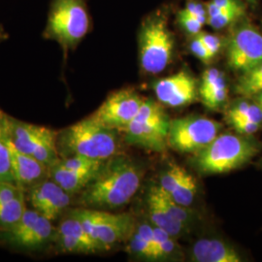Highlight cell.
I'll list each match as a JSON object with an SVG mask.
<instances>
[{
    "instance_id": "1",
    "label": "cell",
    "mask_w": 262,
    "mask_h": 262,
    "mask_svg": "<svg viewBox=\"0 0 262 262\" xmlns=\"http://www.w3.org/2000/svg\"><path fill=\"white\" fill-rule=\"evenodd\" d=\"M142 171L129 157L118 154L105 160L93 181L74 196L73 205L114 210L126 205L137 193Z\"/></svg>"
},
{
    "instance_id": "2",
    "label": "cell",
    "mask_w": 262,
    "mask_h": 262,
    "mask_svg": "<svg viewBox=\"0 0 262 262\" xmlns=\"http://www.w3.org/2000/svg\"><path fill=\"white\" fill-rule=\"evenodd\" d=\"M120 131L96 122L91 116L57 130L56 148L59 158L80 156L107 160L120 152Z\"/></svg>"
},
{
    "instance_id": "3",
    "label": "cell",
    "mask_w": 262,
    "mask_h": 262,
    "mask_svg": "<svg viewBox=\"0 0 262 262\" xmlns=\"http://www.w3.org/2000/svg\"><path fill=\"white\" fill-rule=\"evenodd\" d=\"M92 29L86 0H52L43 38L56 42L67 56Z\"/></svg>"
},
{
    "instance_id": "4",
    "label": "cell",
    "mask_w": 262,
    "mask_h": 262,
    "mask_svg": "<svg viewBox=\"0 0 262 262\" xmlns=\"http://www.w3.org/2000/svg\"><path fill=\"white\" fill-rule=\"evenodd\" d=\"M258 150L257 145L242 134H219L206 148L197 152L194 165L204 174L228 173L242 167Z\"/></svg>"
},
{
    "instance_id": "5",
    "label": "cell",
    "mask_w": 262,
    "mask_h": 262,
    "mask_svg": "<svg viewBox=\"0 0 262 262\" xmlns=\"http://www.w3.org/2000/svg\"><path fill=\"white\" fill-rule=\"evenodd\" d=\"M57 130L44 125L19 121L6 115L0 138L10 142L16 149L27 154L50 168L59 160L56 148Z\"/></svg>"
},
{
    "instance_id": "6",
    "label": "cell",
    "mask_w": 262,
    "mask_h": 262,
    "mask_svg": "<svg viewBox=\"0 0 262 262\" xmlns=\"http://www.w3.org/2000/svg\"><path fill=\"white\" fill-rule=\"evenodd\" d=\"M175 41L168 28L167 16L156 13L146 19L139 34L141 68L148 74H159L170 64Z\"/></svg>"
},
{
    "instance_id": "7",
    "label": "cell",
    "mask_w": 262,
    "mask_h": 262,
    "mask_svg": "<svg viewBox=\"0 0 262 262\" xmlns=\"http://www.w3.org/2000/svg\"><path fill=\"white\" fill-rule=\"evenodd\" d=\"M67 212L77 217L86 232L105 252L117 244L127 242L133 233L136 223L134 216L127 213H111L84 207L69 208Z\"/></svg>"
},
{
    "instance_id": "8",
    "label": "cell",
    "mask_w": 262,
    "mask_h": 262,
    "mask_svg": "<svg viewBox=\"0 0 262 262\" xmlns=\"http://www.w3.org/2000/svg\"><path fill=\"white\" fill-rule=\"evenodd\" d=\"M169 123L162 106L152 99H145L137 116L120 133L129 145L163 152L168 148Z\"/></svg>"
},
{
    "instance_id": "9",
    "label": "cell",
    "mask_w": 262,
    "mask_h": 262,
    "mask_svg": "<svg viewBox=\"0 0 262 262\" xmlns=\"http://www.w3.org/2000/svg\"><path fill=\"white\" fill-rule=\"evenodd\" d=\"M55 234L52 221L28 208L15 225L0 230V244L20 252L38 253L53 249Z\"/></svg>"
},
{
    "instance_id": "10",
    "label": "cell",
    "mask_w": 262,
    "mask_h": 262,
    "mask_svg": "<svg viewBox=\"0 0 262 262\" xmlns=\"http://www.w3.org/2000/svg\"><path fill=\"white\" fill-rule=\"evenodd\" d=\"M222 124L205 117L187 116L170 120L169 148L183 154H197L219 135Z\"/></svg>"
},
{
    "instance_id": "11",
    "label": "cell",
    "mask_w": 262,
    "mask_h": 262,
    "mask_svg": "<svg viewBox=\"0 0 262 262\" xmlns=\"http://www.w3.org/2000/svg\"><path fill=\"white\" fill-rule=\"evenodd\" d=\"M228 66L247 73L262 63L261 32L249 23L238 25L230 33L226 45Z\"/></svg>"
},
{
    "instance_id": "12",
    "label": "cell",
    "mask_w": 262,
    "mask_h": 262,
    "mask_svg": "<svg viewBox=\"0 0 262 262\" xmlns=\"http://www.w3.org/2000/svg\"><path fill=\"white\" fill-rule=\"evenodd\" d=\"M144 100L133 89H122L109 94L91 117L107 127L121 131L137 116Z\"/></svg>"
},
{
    "instance_id": "13",
    "label": "cell",
    "mask_w": 262,
    "mask_h": 262,
    "mask_svg": "<svg viewBox=\"0 0 262 262\" xmlns=\"http://www.w3.org/2000/svg\"><path fill=\"white\" fill-rule=\"evenodd\" d=\"M27 203L53 223L58 221L73 205L74 196L53 179H45L26 191Z\"/></svg>"
},
{
    "instance_id": "14",
    "label": "cell",
    "mask_w": 262,
    "mask_h": 262,
    "mask_svg": "<svg viewBox=\"0 0 262 262\" xmlns=\"http://www.w3.org/2000/svg\"><path fill=\"white\" fill-rule=\"evenodd\" d=\"M154 90L159 102L169 107H182L192 103L197 95L195 79L187 71L160 79Z\"/></svg>"
},
{
    "instance_id": "15",
    "label": "cell",
    "mask_w": 262,
    "mask_h": 262,
    "mask_svg": "<svg viewBox=\"0 0 262 262\" xmlns=\"http://www.w3.org/2000/svg\"><path fill=\"white\" fill-rule=\"evenodd\" d=\"M159 186L182 206H190L196 197V180L186 169L175 163L170 164L161 173Z\"/></svg>"
},
{
    "instance_id": "16",
    "label": "cell",
    "mask_w": 262,
    "mask_h": 262,
    "mask_svg": "<svg viewBox=\"0 0 262 262\" xmlns=\"http://www.w3.org/2000/svg\"><path fill=\"white\" fill-rule=\"evenodd\" d=\"M10 151L11 165L16 184L25 192L38 184L49 178V167L38 159L30 157L16 149L10 142L3 138Z\"/></svg>"
},
{
    "instance_id": "17",
    "label": "cell",
    "mask_w": 262,
    "mask_h": 262,
    "mask_svg": "<svg viewBox=\"0 0 262 262\" xmlns=\"http://www.w3.org/2000/svg\"><path fill=\"white\" fill-rule=\"evenodd\" d=\"M26 192L9 182H0V230L15 225L27 211Z\"/></svg>"
},
{
    "instance_id": "18",
    "label": "cell",
    "mask_w": 262,
    "mask_h": 262,
    "mask_svg": "<svg viewBox=\"0 0 262 262\" xmlns=\"http://www.w3.org/2000/svg\"><path fill=\"white\" fill-rule=\"evenodd\" d=\"M99 170L100 168H74L66 165L59 159L49 168V177L64 188L68 193L75 196L93 181Z\"/></svg>"
},
{
    "instance_id": "19",
    "label": "cell",
    "mask_w": 262,
    "mask_h": 262,
    "mask_svg": "<svg viewBox=\"0 0 262 262\" xmlns=\"http://www.w3.org/2000/svg\"><path fill=\"white\" fill-rule=\"evenodd\" d=\"M191 260L195 262H241L242 257L232 246L221 239L203 238L191 249Z\"/></svg>"
},
{
    "instance_id": "20",
    "label": "cell",
    "mask_w": 262,
    "mask_h": 262,
    "mask_svg": "<svg viewBox=\"0 0 262 262\" xmlns=\"http://www.w3.org/2000/svg\"><path fill=\"white\" fill-rule=\"evenodd\" d=\"M146 204L151 225L162 228L176 239L187 231V225L177 221L162 203L157 186L150 187L147 194Z\"/></svg>"
},
{
    "instance_id": "21",
    "label": "cell",
    "mask_w": 262,
    "mask_h": 262,
    "mask_svg": "<svg viewBox=\"0 0 262 262\" xmlns=\"http://www.w3.org/2000/svg\"><path fill=\"white\" fill-rule=\"evenodd\" d=\"M199 95L203 103L210 109H219L225 104L228 97V86L225 74L212 77L199 86Z\"/></svg>"
},
{
    "instance_id": "22",
    "label": "cell",
    "mask_w": 262,
    "mask_h": 262,
    "mask_svg": "<svg viewBox=\"0 0 262 262\" xmlns=\"http://www.w3.org/2000/svg\"><path fill=\"white\" fill-rule=\"evenodd\" d=\"M154 233H155L156 251H157L159 260L171 258L178 253L176 238H174L173 236L169 234L167 231L163 230L162 228L156 225H154Z\"/></svg>"
},
{
    "instance_id": "23",
    "label": "cell",
    "mask_w": 262,
    "mask_h": 262,
    "mask_svg": "<svg viewBox=\"0 0 262 262\" xmlns=\"http://www.w3.org/2000/svg\"><path fill=\"white\" fill-rule=\"evenodd\" d=\"M229 119H243L261 124L262 109L257 103L240 100L229 109L227 120Z\"/></svg>"
},
{
    "instance_id": "24",
    "label": "cell",
    "mask_w": 262,
    "mask_h": 262,
    "mask_svg": "<svg viewBox=\"0 0 262 262\" xmlns=\"http://www.w3.org/2000/svg\"><path fill=\"white\" fill-rule=\"evenodd\" d=\"M127 252L136 257L155 261L158 260L154 246L144 239L135 229L127 240Z\"/></svg>"
},
{
    "instance_id": "25",
    "label": "cell",
    "mask_w": 262,
    "mask_h": 262,
    "mask_svg": "<svg viewBox=\"0 0 262 262\" xmlns=\"http://www.w3.org/2000/svg\"><path fill=\"white\" fill-rule=\"evenodd\" d=\"M157 187H158L159 197H160L162 203L164 204V206L166 207V209L168 210L169 213L173 215L180 223L187 225L188 227V225H190V223L192 221V215H191V213L188 211V207L180 205L177 202H175L171 197L169 196L167 193H165L160 188L159 185Z\"/></svg>"
},
{
    "instance_id": "26",
    "label": "cell",
    "mask_w": 262,
    "mask_h": 262,
    "mask_svg": "<svg viewBox=\"0 0 262 262\" xmlns=\"http://www.w3.org/2000/svg\"><path fill=\"white\" fill-rule=\"evenodd\" d=\"M245 15L244 6L226 10L214 16L207 17V24L214 29H223L231 24L237 23Z\"/></svg>"
},
{
    "instance_id": "27",
    "label": "cell",
    "mask_w": 262,
    "mask_h": 262,
    "mask_svg": "<svg viewBox=\"0 0 262 262\" xmlns=\"http://www.w3.org/2000/svg\"><path fill=\"white\" fill-rule=\"evenodd\" d=\"M0 182L14 183L15 179L10 159V151L5 142L0 138ZM17 185V184H16Z\"/></svg>"
},
{
    "instance_id": "28",
    "label": "cell",
    "mask_w": 262,
    "mask_h": 262,
    "mask_svg": "<svg viewBox=\"0 0 262 262\" xmlns=\"http://www.w3.org/2000/svg\"><path fill=\"white\" fill-rule=\"evenodd\" d=\"M178 19L181 27L185 29V31L194 36L199 32H201V29L205 25L199 19H195L189 14H187V12H185L184 10H181L179 12Z\"/></svg>"
},
{
    "instance_id": "29",
    "label": "cell",
    "mask_w": 262,
    "mask_h": 262,
    "mask_svg": "<svg viewBox=\"0 0 262 262\" xmlns=\"http://www.w3.org/2000/svg\"><path fill=\"white\" fill-rule=\"evenodd\" d=\"M241 6L243 5L239 0H210L206 5L207 17Z\"/></svg>"
},
{
    "instance_id": "30",
    "label": "cell",
    "mask_w": 262,
    "mask_h": 262,
    "mask_svg": "<svg viewBox=\"0 0 262 262\" xmlns=\"http://www.w3.org/2000/svg\"><path fill=\"white\" fill-rule=\"evenodd\" d=\"M228 122L233 126L237 133L242 135H252L259 130L261 124L243 119H229Z\"/></svg>"
},
{
    "instance_id": "31",
    "label": "cell",
    "mask_w": 262,
    "mask_h": 262,
    "mask_svg": "<svg viewBox=\"0 0 262 262\" xmlns=\"http://www.w3.org/2000/svg\"><path fill=\"white\" fill-rule=\"evenodd\" d=\"M197 36L202 41V43L208 49V51L210 52V54L213 56V57H215L217 55V53L223 47L222 39L215 34H210V33L201 31L197 34Z\"/></svg>"
},
{
    "instance_id": "32",
    "label": "cell",
    "mask_w": 262,
    "mask_h": 262,
    "mask_svg": "<svg viewBox=\"0 0 262 262\" xmlns=\"http://www.w3.org/2000/svg\"><path fill=\"white\" fill-rule=\"evenodd\" d=\"M189 49H190L191 53L196 56L198 59H200L201 61H203L205 63L210 62L214 58L197 35H195L194 38L191 40Z\"/></svg>"
},
{
    "instance_id": "33",
    "label": "cell",
    "mask_w": 262,
    "mask_h": 262,
    "mask_svg": "<svg viewBox=\"0 0 262 262\" xmlns=\"http://www.w3.org/2000/svg\"><path fill=\"white\" fill-rule=\"evenodd\" d=\"M183 10L190 16H192L193 18L202 21L203 24H207L206 7H204L202 4L194 1H190Z\"/></svg>"
},
{
    "instance_id": "34",
    "label": "cell",
    "mask_w": 262,
    "mask_h": 262,
    "mask_svg": "<svg viewBox=\"0 0 262 262\" xmlns=\"http://www.w3.org/2000/svg\"><path fill=\"white\" fill-rule=\"evenodd\" d=\"M262 81V63L259 66L254 67L252 70L248 71L247 73H244L240 77L236 86L247 85V84H253L255 82Z\"/></svg>"
},
{
    "instance_id": "35",
    "label": "cell",
    "mask_w": 262,
    "mask_h": 262,
    "mask_svg": "<svg viewBox=\"0 0 262 262\" xmlns=\"http://www.w3.org/2000/svg\"><path fill=\"white\" fill-rule=\"evenodd\" d=\"M9 38V34L4 27L0 24V44Z\"/></svg>"
},
{
    "instance_id": "36",
    "label": "cell",
    "mask_w": 262,
    "mask_h": 262,
    "mask_svg": "<svg viewBox=\"0 0 262 262\" xmlns=\"http://www.w3.org/2000/svg\"><path fill=\"white\" fill-rule=\"evenodd\" d=\"M6 115H7V114H5V113L2 112V111L0 110V130H1V128H2V126H3V123H4V121H5Z\"/></svg>"
},
{
    "instance_id": "37",
    "label": "cell",
    "mask_w": 262,
    "mask_h": 262,
    "mask_svg": "<svg viewBox=\"0 0 262 262\" xmlns=\"http://www.w3.org/2000/svg\"><path fill=\"white\" fill-rule=\"evenodd\" d=\"M250 1H252V2H253V1H255V0H250Z\"/></svg>"
},
{
    "instance_id": "38",
    "label": "cell",
    "mask_w": 262,
    "mask_h": 262,
    "mask_svg": "<svg viewBox=\"0 0 262 262\" xmlns=\"http://www.w3.org/2000/svg\"><path fill=\"white\" fill-rule=\"evenodd\" d=\"M259 106H260V108L262 109V105H259Z\"/></svg>"
}]
</instances>
